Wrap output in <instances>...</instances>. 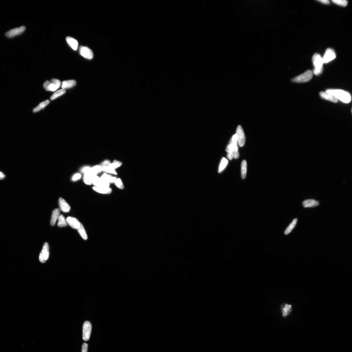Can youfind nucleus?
Instances as JSON below:
<instances>
[{
	"mask_svg": "<svg viewBox=\"0 0 352 352\" xmlns=\"http://www.w3.org/2000/svg\"><path fill=\"white\" fill-rule=\"evenodd\" d=\"M318 1L324 4H328L330 3V1L328 0H319Z\"/></svg>",
	"mask_w": 352,
	"mask_h": 352,
	"instance_id": "41",
	"label": "nucleus"
},
{
	"mask_svg": "<svg viewBox=\"0 0 352 352\" xmlns=\"http://www.w3.org/2000/svg\"><path fill=\"white\" fill-rule=\"evenodd\" d=\"M59 206L61 211L64 213H68L70 211L71 207L67 202L62 198L58 200Z\"/></svg>",
	"mask_w": 352,
	"mask_h": 352,
	"instance_id": "12",
	"label": "nucleus"
},
{
	"mask_svg": "<svg viewBox=\"0 0 352 352\" xmlns=\"http://www.w3.org/2000/svg\"><path fill=\"white\" fill-rule=\"evenodd\" d=\"M303 204L305 208L313 207L318 206L319 202L314 199H308L304 201Z\"/></svg>",
	"mask_w": 352,
	"mask_h": 352,
	"instance_id": "15",
	"label": "nucleus"
},
{
	"mask_svg": "<svg viewBox=\"0 0 352 352\" xmlns=\"http://www.w3.org/2000/svg\"><path fill=\"white\" fill-rule=\"evenodd\" d=\"M320 96L323 99L326 100L334 103L338 102V100L334 96L327 92H321L319 93Z\"/></svg>",
	"mask_w": 352,
	"mask_h": 352,
	"instance_id": "14",
	"label": "nucleus"
},
{
	"mask_svg": "<svg viewBox=\"0 0 352 352\" xmlns=\"http://www.w3.org/2000/svg\"><path fill=\"white\" fill-rule=\"evenodd\" d=\"M88 347L87 344L84 343L82 345V352H87Z\"/></svg>",
	"mask_w": 352,
	"mask_h": 352,
	"instance_id": "38",
	"label": "nucleus"
},
{
	"mask_svg": "<svg viewBox=\"0 0 352 352\" xmlns=\"http://www.w3.org/2000/svg\"><path fill=\"white\" fill-rule=\"evenodd\" d=\"M335 58L336 54L334 51L331 49H328L325 51L324 56L322 58L324 63H329L334 60Z\"/></svg>",
	"mask_w": 352,
	"mask_h": 352,
	"instance_id": "8",
	"label": "nucleus"
},
{
	"mask_svg": "<svg viewBox=\"0 0 352 352\" xmlns=\"http://www.w3.org/2000/svg\"><path fill=\"white\" fill-rule=\"evenodd\" d=\"M226 151L228 153L227 158L230 160L233 158L237 159L239 158L238 143L236 134L233 136L228 145L227 147Z\"/></svg>",
	"mask_w": 352,
	"mask_h": 352,
	"instance_id": "1",
	"label": "nucleus"
},
{
	"mask_svg": "<svg viewBox=\"0 0 352 352\" xmlns=\"http://www.w3.org/2000/svg\"><path fill=\"white\" fill-rule=\"evenodd\" d=\"M61 85V82L59 80L53 79L50 81L45 82L43 85L44 89L47 91H55L59 88Z\"/></svg>",
	"mask_w": 352,
	"mask_h": 352,
	"instance_id": "3",
	"label": "nucleus"
},
{
	"mask_svg": "<svg viewBox=\"0 0 352 352\" xmlns=\"http://www.w3.org/2000/svg\"><path fill=\"white\" fill-rule=\"evenodd\" d=\"M102 171L111 173V174H114L116 175L117 173L116 171V170L112 168L109 167V166H105L102 167Z\"/></svg>",
	"mask_w": 352,
	"mask_h": 352,
	"instance_id": "32",
	"label": "nucleus"
},
{
	"mask_svg": "<svg viewBox=\"0 0 352 352\" xmlns=\"http://www.w3.org/2000/svg\"><path fill=\"white\" fill-rule=\"evenodd\" d=\"M228 164V161L227 159L225 158H223L221 160L219 168L218 169V172L220 173L223 171V170L225 169L226 166Z\"/></svg>",
	"mask_w": 352,
	"mask_h": 352,
	"instance_id": "29",
	"label": "nucleus"
},
{
	"mask_svg": "<svg viewBox=\"0 0 352 352\" xmlns=\"http://www.w3.org/2000/svg\"><path fill=\"white\" fill-rule=\"evenodd\" d=\"M236 134L238 144L240 147H243L245 145L246 138L243 130L240 125H239L237 128Z\"/></svg>",
	"mask_w": 352,
	"mask_h": 352,
	"instance_id": "6",
	"label": "nucleus"
},
{
	"mask_svg": "<svg viewBox=\"0 0 352 352\" xmlns=\"http://www.w3.org/2000/svg\"><path fill=\"white\" fill-rule=\"evenodd\" d=\"M114 183H115V185L117 187L121 189H123L124 188V186L121 179H117Z\"/></svg>",
	"mask_w": 352,
	"mask_h": 352,
	"instance_id": "35",
	"label": "nucleus"
},
{
	"mask_svg": "<svg viewBox=\"0 0 352 352\" xmlns=\"http://www.w3.org/2000/svg\"><path fill=\"white\" fill-rule=\"evenodd\" d=\"M50 103V102L49 100H46L44 102L41 103L38 106L33 109V112H36L40 110L41 109H44Z\"/></svg>",
	"mask_w": 352,
	"mask_h": 352,
	"instance_id": "25",
	"label": "nucleus"
},
{
	"mask_svg": "<svg viewBox=\"0 0 352 352\" xmlns=\"http://www.w3.org/2000/svg\"><path fill=\"white\" fill-rule=\"evenodd\" d=\"M90 169L91 168L89 167H85L82 169L81 171L82 173L85 174V173L89 172L90 171Z\"/></svg>",
	"mask_w": 352,
	"mask_h": 352,
	"instance_id": "39",
	"label": "nucleus"
},
{
	"mask_svg": "<svg viewBox=\"0 0 352 352\" xmlns=\"http://www.w3.org/2000/svg\"><path fill=\"white\" fill-rule=\"evenodd\" d=\"M92 330V325L89 321H86L83 326V334L82 338L85 341H87L89 340L91 333Z\"/></svg>",
	"mask_w": 352,
	"mask_h": 352,
	"instance_id": "5",
	"label": "nucleus"
},
{
	"mask_svg": "<svg viewBox=\"0 0 352 352\" xmlns=\"http://www.w3.org/2000/svg\"><path fill=\"white\" fill-rule=\"evenodd\" d=\"M58 227H66L68 225L66 219L62 215H60L58 218Z\"/></svg>",
	"mask_w": 352,
	"mask_h": 352,
	"instance_id": "22",
	"label": "nucleus"
},
{
	"mask_svg": "<svg viewBox=\"0 0 352 352\" xmlns=\"http://www.w3.org/2000/svg\"><path fill=\"white\" fill-rule=\"evenodd\" d=\"M297 218H295L293 220L292 223L290 224L288 227L286 229L285 231V234L286 235L290 233L292 231L293 229L295 227L297 224Z\"/></svg>",
	"mask_w": 352,
	"mask_h": 352,
	"instance_id": "27",
	"label": "nucleus"
},
{
	"mask_svg": "<svg viewBox=\"0 0 352 352\" xmlns=\"http://www.w3.org/2000/svg\"><path fill=\"white\" fill-rule=\"evenodd\" d=\"M96 175H93L90 172L85 173L84 177V183L88 185H91L92 184V181L93 177Z\"/></svg>",
	"mask_w": 352,
	"mask_h": 352,
	"instance_id": "21",
	"label": "nucleus"
},
{
	"mask_svg": "<svg viewBox=\"0 0 352 352\" xmlns=\"http://www.w3.org/2000/svg\"><path fill=\"white\" fill-rule=\"evenodd\" d=\"M81 174H76L72 178V180L73 181H76L79 180L81 178Z\"/></svg>",
	"mask_w": 352,
	"mask_h": 352,
	"instance_id": "37",
	"label": "nucleus"
},
{
	"mask_svg": "<svg viewBox=\"0 0 352 352\" xmlns=\"http://www.w3.org/2000/svg\"><path fill=\"white\" fill-rule=\"evenodd\" d=\"M110 164V161L106 160L102 163L101 167L108 166L109 164Z\"/></svg>",
	"mask_w": 352,
	"mask_h": 352,
	"instance_id": "40",
	"label": "nucleus"
},
{
	"mask_svg": "<svg viewBox=\"0 0 352 352\" xmlns=\"http://www.w3.org/2000/svg\"><path fill=\"white\" fill-rule=\"evenodd\" d=\"M100 178L97 177V175L93 177L92 181V183L95 186L99 187L100 185Z\"/></svg>",
	"mask_w": 352,
	"mask_h": 352,
	"instance_id": "34",
	"label": "nucleus"
},
{
	"mask_svg": "<svg viewBox=\"0 0 352 352\" xmlns=\"http://www.w3.org/2000/svg\"><path fill=\"white\" fill-rule=\"evenodd\" d=\"M313 72L311 70H308L304 73L297 76L293 80V81L301 83L308 82L311 79L313 76Z\"/></svg>",
	"mask_w": 352,
	"mask_h": 352,
	"instance_id": "4",
	"label": "nucleus"
},
{
	"mask_svg": "<svg viewBox=\"0 0 352 352\" xmlns=\"http://www.w3.org/2000/svg\"><path fill=\"white\" fill-rule=\"evenodd\" d=\"M25 26H22L18 28H16L8 31L5 33V35L8 38H13L16 36L19 35L22 33L25 30Z\"/></svg>",
	"mask_w": 352,
	"mask_h": 352,
	"instance_id": "9",
	"label": "nucleus"
},
{
	"mask_svg": "<svg viewBox=\"0 0 352 352\" xmlns=\"http://www.w3.org/2000/svg\"><path fill=\"white\" fill-rule=\"evenodd\" d=\"M292 306L288 304H285L282 306L281 311L282 316L284 317H286L291 313L292 311Z\"/></svg>",
	"mask_w": 352,
	"mask_h": 352,
	"instance_id": "16",
	"label": "nucleus"
},
{
	"mask_svg": "<svg viewBox=\"0 0 352 352\" xmlns=\"http://www.w3.org/2000/svg\"><path fill=\"white\" fill-rule=\"evenodd\" d=\"M76 82L74 80H70L64 81L62 82V89H70L75 86Z\"/></svg>",
	"mask_w": 352,
	"mask_h": 352,
	"instance_id": "20",
	"label": "nucleus"
},
{
	"mask_svg": "<svg viewBox=\"0 0 352 352\" xmlns=\"http://www.w3.org/2000/svg\"><path fill=\"white\" fill-rule=\"evenodd\" d=\"M93 189L98 193L103 194H109L111 193L112 189L109 187H97L94 186Z\"/></svg>",
	"mask_w": 352,
	"mask_h": 352,
	"instance_id": "19",
	"label": "nucleus"
},
{
	"mask_svg": "<svg viewBox=\"0 0 352 352\" xmlns=\"http://www.w3.org/2000/svg\"><path fill=\"white\" fill-rule=\"evenodd\" d=\"M101 178L104 179L108 181L109 183H113L115 182L117 178L116 177H113L112 176L107 174H104L101 176Z\"/></svg>",
	"mask_w": 352,
	"mask_h": 352,
	"instance_id": "30",
	"label": "nucleus"
},
{
	"mask_svg": "<svg viewBox=\"0 0 352 352\" xmlns=\"http://www.w3.org/2000/svg\"><path fill=\"white\" fill-rule=\"evenodd\" d=\"M241 177L242 179L246 178L247 171V163L246 161L244 160L241 164Z\"/></svg>",
	"mask_w": 352,
	"mask_h": 352,
	"instance_id": "24",
	"label": "nucleus"
},
{
	"mask_svg": "<svg viewBox=\"0 0 352 352\" xmlns=\"http://www.w3.org/2000/svg\"><path fill=\"white\" fill-rule=\"evenodd\" d=\"M313 65L315 68H320L323 67V60L320 55L318 54H315L313 58Z\"/></svg>",
	"mask_w": 352,
	"mask_h": 352,
	"instance_id": "11",
	"label": "nucleus"
},
{
	"mask_svg": "<svg viewBox=\"0 0 352 352\" xmlns=\"http://www.w3.org/2000/svg\"><path fill=\"white\" fill-rule=\"evenodd\" d=\"M66 92L65 89H62L55 92L50 97V100H53L65 94Z\"/></svg>",
	"mask_w": 352,
	"mask_h": 352,
	"instance_id": "26",
	"label": "nucleus"
},
{
	"mask_svg": "<svg viewBox=\"0 0 352 352\" xmlns=\"http://www.w3.org/2000/svg\"><path fill=\"white\" fill-rule=\"evenodd\" d=\"M5 177H6V176H5L3 173L0 172V180L3 179Z\"/></svg>",
	"mask_w": 352,
	"mask_h": 352,
	"instance_id": "42",
	"label": "nucleus"
},
{
	"mask_svg": "<svg viewBox=\"0 0 352 352\" xmlns=\"http://www.w3.org/2000/svg\"><path fill=\"white\" fill-rule=\"evenodd\" d=\"M323 69V67L320 68H315L313 72V73L315 75L318 76L322 73Z\"/></svg>",
	"mask_w": 352,
	"mask_h": 352,
	"instance_id": "36",
	"label": "nucleus"
},
{
	"mask_svg": "<svg viewBox=\"0 0 352 352\" xmlns=\"http://www.w3.org/2000/svg\"><path fill=\"white\" fill-rule=\"evenodd\" d=\"M66 40L72 49L75 51L77 50L78 43L76 40L71 37H67L66 38Z\"/></svg>",
	"mask_w": 352,
	"mask_h": 352,
	"instance_id": "18",
	"label": "nucleus"
},
{
	"mask_svg": "<svg viewBox=\"0 0 352 352\" xmlns=\"http://www.w3.org/2000/svg\"><path fill=\"white\" fill-rule=\"evenodd\" d=\"M102 167L101 166L97 165V166L91 168L90 172L93 175H97L98 173L102 171Z\"/></svg>",
	"mask_w": 352,
	"mask_h": 352,
	"instance_id": "28",
	"label": "nucleus"
},
{
	"mask_svg": "<svg viewBox=\"0 0 352 352\" xmlns=\"http://www.w3.org/2000/svg\"><path fill=\"white\" fill-rule=\"evenodd\" d=\"M332 1L336 4L344 7L346 6L348 3V1L346 0H333Z\"/></svg>",
	"mask_w": 352,
	"mask_h": 352,
	"instance_id": "31",
	"label": "nucleus"
},
{
	"mask_svg": "<svg viewBox=\"0 0 352 352\" xmlns=\"http://www.w3.org/2000/svg\"><path fill=\"white\" fill-rule=\"evenodd\" d=\"M66 220L68 225L74 229L77 230L80 225L81 223L75 218L69 217L66 218Z\"/></svg>",
	"mask_w": 352,
	"mask_h": 352,
	"instance_id": "13",
	"label": "nucleus"
},
{
	"mask_svg": "<svg viewBox=\"0 0 352 352\" xmlns=\"http://www.w3.org/2000/svg\"><path fill=\"white\" fill-rule=\"evenodd\" d=\"M326 92L343 103H349L351 100L350 94L345 91L340 89H328Z\"/></svg>",
	"mask_w": 352,
	"mask_h": 352,
	"instance_id": "2",
	"label": "nucleus"
},
{
	"mask_svg": "<svg viewBox=\"0 0 352 352\" xmlns=\"http://www.w3.org/2000/svg\"><path fill=\"white\" fill-rule=\"evenodd\" d=\"M49 257V246L47 242L45 243L42 250L39 255V260L42 263H44Z\"/></svg>",
	"mask_w": 352,
	"mask_h": 352,
	"instance_id": "7",
	"label": "nucleus"
},
{
	"mask_svg": "<svg viewBox=\"0 0 352 352\" xmlns=\"http://www.w3.org/2000/svg\"><path fill=\"white\" fill-rule=\"evenodd\" d=\"M79 52L82 56L87 59L91 60L93 58V54L92 50L87 47L80 46Z\"/></svg>",
	"mask_w": 352,
	"mask_h": 352,
	"instance_id": "10",
	"label": "nucleus"
},
{
	"mask_svg": "<svg viewBox=\"0 0 352 352\" xmlns=\"http://www.w3.org/2000/svg\"><path fill=\"white\" fill-rule=\"evenodd\" d=\"M60 210L58 209H56L53 211L51 215L50 225L52 226H54L59 216L60 215Z\"/></svg>",
	"mask_w": 352,
	"mask_h": 352,
	"instance_id": "17",
	"label": "nucleus"
},
{
	"mask_svg": "<svg viewBox=\"0 0 352 352\" xmlns=\"http://www.w3.org/2000/svg\"><path fill=\"white\" fill-rule=\"evenodd\" d=\"M77 230L82 238L84 240H87V239L88 237L86 232L82 223H80V225L79 228L77 229Z\"/></svg>",
	"mask_w": 352,
	"mask_h": 352,
	"instance_id": "23",
	"label": "nucleus"
},
{
	"mask_svg": "<svg viewBox=\"0 0 352 352\" xmlns=\"http://www.w3.org/2000/svg\"><path fill=\"white\" fill-rule=\"evenodd\" d=\"M122 164V163L121 162L117 161L116 160H114V161L113 164H111L110 163L109 164L108 166L114 170L116 169V168L121 166Z\"/></svg>",
	"mask_w": 352,
	"mask_h": 352,
	"instance_id": "33",
	"label": "nucleus"
}]
</instances>
